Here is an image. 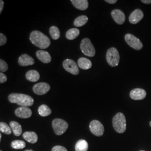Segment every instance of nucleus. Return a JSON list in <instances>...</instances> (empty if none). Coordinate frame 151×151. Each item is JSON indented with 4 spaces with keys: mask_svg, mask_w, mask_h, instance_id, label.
I'll return each mask as SVG.
<instances>
[{
    "mask_svg": "<svg viewBox=\"0 0 151 151\" xmlns=\"http://www.w3.org/2000/svg\"><path fill=\"white\" fill-rule=\"evenodd\" d=\"M30 40L34 45L42 49L48 48L50 45L49 38L43 33L38 30H34L31 32Z\"/></svg>",
    "mask_w": 151,
    "mask_h": 151,
    "instance_id": "f257e3e1",
    "label": "nucleus"
},
{
    "mask_svg": "<svg viewBox=\"0 0 151 151\" xmlns=\"http://www.w3.org/2000/svg\"><path fill=\"white\" fill-rule=\"evenodd\" d=\"M8 99L10 103L17 104L24 107L31 106L34 102V99L31 96L22 93H12L9 96Z\"/></svg>",
    "mask_w": 151,
    "mask_h": 151,
    "instance_id": "f03ea898",
    "label": "nucleus"
},
{
    "mask_svg": "<svg viewBox=\"0 0 151 151\" xmlns=\"http://www.w3.org/2000/svg\"><path fill=\"white\" fill-rule=\"evenodd\" d=\"M113 125L115 130L119 133H123L127 129L125 116L122 113L116 114L113 119Z\"/></svg>",
    "mask_w": 151,
    "mask_h": 151,
    "instance_id": "7ed1b4c3",
    "label": "nucleus"
},
{
    "mask_svg": "<svg viewBox=\"0 0 151 151\" xmlns=\"http://www.w3.org/2000/svg\"><path fill=\"white\" fill-rule=\"evenodd\" d=\"M108 64L111 67H116L119 65L120 55L117 49L112 47L109 49L106 55Z\"/></svg>",
    "mask_w": 151,
    "mask_h": 151,
    "instance_id": "20e7f679",
    "label": "nucleus"
},
{
    "mask_svg": "<svg viewBox=\"0 0 151 151\" xmlns=\"http://www.w3.org/2000/svg\"><path fill=\"white\" fill-rule=\"evenodd\" d=\"M80 48L82 52L88 57H92L95 55V49L88 38H85L81 41Z\"/></svg>",
    "mask_w": 151,
    "mask_h": 151,
    "instance_id": "39448f33",
    "label": "nucleus"
},
{
    "mask_svg": "<svg viewBox=\"0 0 151 151\" xmlns=\"http://www.w3.org/2000/svg\"><path fill=\"white\" fill-rule=\"evenodd\" d=\"M52 127L54 133L58 135L63 134L68 128L67 122L62 119H55L52 122Z\"/></svg>",
    "mask_w": 151,
    "mask_h": 151,
    "instance_id": "423d86ee",
    "label": "nucleus"
},
{
    "mask_svg": "<svg viewBox=\"0 0 151 151\" xmlns=\"http://www.w3.org/2000/svg\"><path fill=\"white\" fill-rule=\"evenodd\" d=\"M125 40L132 48L139 50L143 48V44L140 40L131 34H127L125 35Z\"/></svg>",
    "mask_w": 151,
    "mask_h": 151,
    "instance_id": "0eeeda50",
    "label": "nucleus"
},
{
    "mask_svg": "<svg viewBox=\"0 0 151 151\" xmlns=\"http://www.w3.org/2000/svg\"><path fill=\"white\" fill-rule=\"evenodd\" d=\"M89 128L92 133L96 136L101 137L104 134V125L99 120H93L91 121L89 125Z\"/></svg>",
    "mask_w": 151,
    "mask_h": 151,
    "instance_id": "6e6552de",
    "label": "nucleus"
},
{
    "mask_svg": "<svg viewBox=\"0 0 151 151\" xmlns=\"http://www.w3.org/2000/svg\"><path fill=\"white\" fill-rule=\"evenodd\" d=\"M63 66L65 70L72 75H77L80 72L77 65L73 60L70 59L65 60L63 62Z\"/></svg>",
    "mask_w": 151,
    "mask_h": 151,
    "instance_id": "1a4fd4ad",
    "label": "nucleus"
},
{
    "mask_svg": "<svg viewBox=\"0 0 151 151\" xmlns=\"http://www.w3.org/2000/svg\"><path fill=\"white\" fill-rule=\"evenodd\" d=\"M50 85L45 82L38 83L32 87L34 92L39 95H43L47 93L50 90Z\"/></svg>",
    "mask_w": 151,
    "mask_h": 151,
    "instance_id": "9d476101",
    "label": "nucleus"
},
{
    "mask_svg": "<svg viewBox=\"0 0 151 151\" xmlns=\"http://www.w3.org/2000/svg\"><path fill=\"white\" fill-rule=\"evenodd\" d=\"M15 113L19 118L22 119H27L32 116V111L28 107L21 106L16 109L15 111Z\"/></svg>",
    "mask_w": 151,
    "mask_h": 151,
    "instance_id": "9b49d317",
    "label": "nucleus"
},
{
    "mask_svg": "<svg viewBox=\"0 0 151 151\" xmlns=\"http://www.w3.org/2000/svg\"><path fill=\"white\" fill-rule=\"evenodd\" d=\"M147 93L143 88H137L130 92V97L134 100H142L146 97Z\"/></svg>",
    "mask_w": 151,
    "mask_h": 151,
    "instance_id": "f8f14e48",
    "label": "nucleus"
},
{
    "mask_svg": "<svg viewBox=\"0 0 151 151\" xmlns=\"http://www.w3.org/2000/svg\"><path fill=\"white\" fill-rule=\"evenodd\" d=\"M111 15L115 22L119 24L122 25L124 24L125 21V16L124 12L123 11L118 10V9H115L111 12Z\"/></svg>",
    "mask_w": 151,
    "mask_h": 151,
    "instance_id": "ddd939ff",
    "label": "nucleus"
},
{
    "mask_svg": "<svg viewBox=\"0 0 151 151\" xmlns=\"http://www.w3.org/2000/svg\"><path fill=\"white\" fill-rule=\"evenodd\" d=\"M143 16L144 14L143 11L140 9H136L130 15L129 20L131 24H136L142 20Z\"/></svg>",
    "mask_w": 151,
    "mask_h": 151,
    "instance_id": "4468645a",
    "label": "nucleus"
},
{
    "mask_svg": "<svg viewBox=\"0 0 151 151\" xmlns=\"http://www.w3.org/2000/svg\"><path fill=\"white\" fill-rule=\"evenodd\" d=\"M18 62L21 66H28L34 65L35 60L31 56L27 54H22L19 58Z\"/></svg>",
    "mask_w": 151,
    "mask_h": 151,
    "instance_id": "2eb2a0df",
    "label": "nucleus"
},
{
    "mask_svg": "<svg viewBox=\"0 0 151 151\" xmlns=\"http://www.w3.org/2000/svg\"><path fill=\"white\" fill-rule=\"evenodd\" d=\"M36 55L38 60H40L44 63H49L51 62V56L48 52L40 50L37 52Z\"/></svg>",
    "mask_w": 151,
    "mask_h": 151,
    "instance_id": "dca6fc26",
    "label": "nucleus"
},
{
    "mask_svg": "<svg viewBox=\"0 0 151 151\" xmlns=\"http://www.w3.org/2000/svg\"><path fill=\"white\" fill-rule=\"evenodd\" d=\"M70 2L76 9L80 10H86L88 7V2L87 0H71Z\"/></svg>",
    "mask_w": 151,
    "mask_h": 151,
    "instance_id": "f3484780",
    "label": "nucleus"
},
{
    "mask_svg": "<svg viewBox=\"0 0 151 151\" xmlns=\"http://www.w3.org/2000/svg\"><path fill=\"white\" fill-rule=\"evenodd\" d=\"M23 138L30 143H35L38 141V135L34 132H26L23 134Z\"/></svg>",
    "mask_w": 151,
    "mask_h": 151,
    "instance_id": "a211bd4d",
    "label": "nucleus"
},
{
    "mask_svg": "<svg viewBox=\"0 0 151 151\" xmlns=\"http://www.w3.org/2000/svg\"><path fill=\"white\" fill-rule=\"evenodd\" d=\"M78 67L82 70H88L92 67V63L91 60L84 57H81L78 60Z\"/></svg>",
    "mask_w": 151,
    "mask_h": 151,
    "instance_id": "6ab92c4d",
    "label": "nucleus"
},
{
    "mask_svg": "<svg viewBox=\"0 0 151 151\" xmlns=\"http://www.w3.org/2000/svg\"><path fill=\"white\" fill-rule=\"evenodd\" d=\"M26 78L30 82H37L40 78V75L37 70H29L26 73Z\"/></svg>",
    "mask_w": 151,
    "mask_h": 151,
    "instance_id": "aec40b11",
    "label": "nucleus"
},
{
    "mask_svg": "<svg viewBox=\"0 0 151 151\" xmlns=\"http://www.w3.org/2000/svg\"><path fill=\"white\" fill-rule=\"evenodd\" d=\"M10 126L14 134L16 136H20L22 133V128L21 125L15 121H12L10 123Z\"/></svg>",
    "mask_w": 151,
    "mask_h": 151,
    "instance_id": "412c9836",
    "label": "nucleus"
},
{
    "mask_svg": "<svg viewBox=\"0 0 151 151\" xmlns=\"http://www.w3.org/2000/svg\"><path fill=\"white\" fill-rule=\"evenodd\" d=\"M88 145L86 140L80 139L78 140L75 145L76 151H87Z\"/></svg>",
    "mask_w": 151,
    "mask_h": 151,
    "instance_id": "4be33fe9",
    "label": "nucleus"
},
{
    "mask_svg": "<svg viewBox=\"0 0 151 151\" xmlns=\"http://www.w3.org/2000/svg\"><path fill=\"white\" fill-rule=\"evenodd\" d=\"M80 35V30L77 28H72L68 30L65 34V37L68 40H73Z\"/></svg>",
    "mask_w": 151,
    "mask_h": 151,
    "instance_id": "5701e85b",
    "label": "nucleus"
},
{
    "mask_svg": "<svg viewBox=\"0 0 151 151\" xmlns=\"http://www.w3.org/2000/svg\"><path fill=\"white\" fill-rule=\"evenodd\" d=\"M88 21V17L85 15H82V16L77 17L73 22L74 25L76 27H81L85 25Z\"/></svg>",
    "mask_w": 151,
    "mask_h": 151,
    "instance_id": "b1692460",
    "label": "nucleus"
},
{
    "mask_svg": "<svg viewBox=\"0 0 151 151\" xmlns=\"http://www.w3.org/2000/svg\"><path fill=\"white\" fill-rule=\"evenodd\" d=\"M39 114L42 116H47L52 113V110L46 105H42L38 108Z\"/></svg>",
    "mask_w": 151,
    "mask_h": 151,
    "instance_id": "393cba45",
    "label": "nucleus"
},
{
    "mask_svg": "<svg viewBox=\"0 0 151 151\" xmlns=\"http://www.w3.org/2000/svg\"><path fill=\"white\" fill-rule=\"evenodd\" d=\"M49 32L52 38L54 40H57L60 37V32L58 27L52 26L49 29Z\"/></svg>",
    "mask_w": 151,
    "mask_h": 151,
    "instance_id": "a878e982",
    "label": "nucleus"
},
{
    "mask_svg": "<svg viewBox=\"0 0 151 151\" xmlns=\"http://www.w3.org/2000/svg\"><path fill=\"white\" fill-rule=\"evenodd\" d=\"M12 148L16 150H21L25 147L26 143L25 142L20 140H14L11 143Z\"/></svg>",
    "mask_w": 151,
    "mask_h": 151,
    "instance_id": "bb28decb",
    "label": "nucleus"
},
{
    "mask_svg": "<svg viewBox=\"0 0 151 151\" xmlns=\"http://www.w3.org/2000/svg\"><path fill=\"white\" fill-rule=\"evenodd\" d=\"M0 130L2 133L6 134H10L11 133V127L4 122L0 123Z\"/></svg>",
    "mask_w": 151,
    "mask_h": 151,
    "instance_id": "cd10ccee",
    "label": "nucleus"
},
{
    "mask_svg": "<svg viewBox=\"0 0 151 151\" xmlns=\"http://www.w3.org/2000/svg\"><path fill=\"white\" fill-rule=\"evenodd\" d=\"M8 70V65L3 60H0V70L1 72H6Z\"/></svg>",
    "mask_w": 151,
    "mask_h": 151,
    "instance_id": "c85d7f7f",
    "label": "nucleus"
},
{
    "mask_svg": "<svg viewBox=\"0 0 151 151\" xmlns=\"http://www.w3.org/2000/svg\"><path fill=\"white\" fill-rule=\"evenodd\" d=\"M7 42V38L2 33L0 34V46L4 45Z\"/></svg>",
    "mask_w": 151,
    "mask_h": 151,
    "instance_id": "c756f323",
    "label": "nucleus"
},
{
    "mask_svg": "<svg viewBox=\"0 0 151 151\" xmlns=\"http://www.w3.org/2000/svg\"><path fill=\"white\" fill-rule=\"evenodd\" d=\"M52 151H67V150L63 146H56L52 148Z\"/></svg>",
    "mask_w": 151,
    "mask_h": 151,
    "instance_id": "7c9ffc66",
    "label": "nucleus"
},
{
    "mask_svg": "<svg viewBox=\"0 0 151 151\" xmlns=\"http://www.w3.org/2000/svg\"><path fill=\"white\" fill-rule=\"evenodd\" d=\"M7 78L5 74H4L2 72H1L0 73V83H4L7 81Z\"/></svg>",
    "mask_w": 151,
    "mask_h": 151,
    "instance_id": "2f4dec72",
    "label": "nucleus"
},
{
    "mask_svg": "<svg viewBox=\"0 0 151 151\" xmlns=\"http://www.w3.org/2000/svg\"><path fill=\"white\" fill-rule=\"evenodd\" d=\"M4 2L2 0L0 1V13L2 12L3 8H4Z\"/></svg>",
    "mask_w": 151,
    "mask_h": 151,
    "instance_id": "473e14b6",
    "label": "nucleus"
},
{
    "mask_svg": "<svg viewBox=\"0 0 151 151\" xmlns=\"http://www.w3.org/2000/svg\"><path fill=\"white\" fill-rule=\"evenodd\" d=\"M105 2L110 4H114L117 2V0H105Z\"/></svg>",
    "mask_w": 151,
    "mask_h": 151,
    "instance_id": "72a5a7b5",
    "label": "nucleus"
},
{
    "mask_svg": "<svg viewBox=\"0 0 151 151\" xmlns=\"http://www.w3.org/2000/svg\"><path fill=\"white\" fill-rule=\"evenodd\" d=\"M141 2L145 4H151V0H142Z\"/></svg>",
    "mask_w": 151,
    "mask_h": 151,
    "instance_id": "f704fd0d",
    "label": "nucleus"
},
{
    "mask_svg": "<svg viewBox=\"0 0 151 151\" xmlns=\"http://www.w3.org/2000/svg\"><path fill=\"white\" fill-rule=\"evenodd\" d=\"M1 137H2V135L1 134H0V139H1Z\"/></svg>",
    "mask_w": 151,
    "mask_h": 151,
    "instance_id": "c9c22d12",
    "label": "nucleus"
},
{
    "mask_svg": "<svg viewBox=\"0 0 151 151\" xmlns=\"http://www.w3.org/2000/svg\"><path fill=\"white\" fill-rule=\"evenodd\" d=\"M32 151V150H26V151Z\"/></svg>",
    "mask_w": 151,
    "mask_h": 151,
    "instance_id": "e433bc0d",
    "label": "nucleus"
},
{
    "mask_svg": "<svg viewBox=\"0 0 151 151\" xmlns=\"http://www.w3.org/2000/svg\"><path fill=\"white\" fill-rule=\"evenodd\" d=\"M150 125L151 127V121L150 122Z\"/></svg>",
    "mask_w": 151,
    "mask_h": 151,
    "instance_id": "4c0bfd02",
    "label": "nucleus"
},
{
    "mask_svg": "<svg viewBox=\"0 0 151 151\" xmlns=\"http://www.w3.org/2000/svg\"></svg>",
    "mask_w": 151,
    "mask_h": 151,
    "instance_id": "58836bf2",
    "label": "nucleus"
},
{
    "mask_svg": "<svg viewBox=\"0 0 151 151\" xmlns=\"http://www.w3.org/2000/svg\"></svg>",
    "mask_w": 151,
    "mask_h": 151,
    "instance_id": "ea45409f",
    "label": "nucleus"
}]
</instances>
